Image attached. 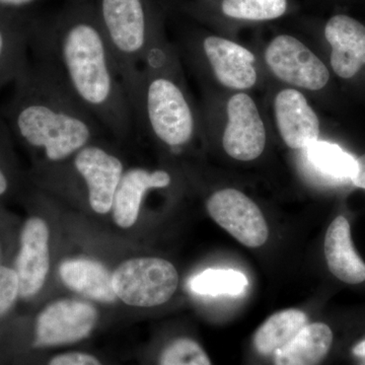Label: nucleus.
Listing matches in <instances>:
<instances>
[{"label":"nucleus","mask_w":365,"mask_h":365,"mask_svg":"<svg viewBox=\"0 0 365 365\" xmlns=\"http://www.w3.org/2000/svg\"><path fill=\"white\" fill-rule=\"evenodd\" d=\"M100 14L101 29L129 96L146 55L158 38L150 32L143 0H101Z\"/></svg>","instance_id":"nucleus-6"},{"label":"nucleus","mask_w":365,"mask_h":365,"mask_svg":"<svg viewBox=\"0 0 365 365\" xmlns=\"http://www.w3.org/2000/svg\"><path fill=\"white\" fill-rule=\"evenodd\" d=\"M20 299V282L16 271L0 265V319L9 314Z\"/></svg>","instance_id":"nucleus-26"},{"label":"nucleus","mask_w":365,"mask_h":365,"mask_svg":"<svg viewBox=\"0 0 365 365\" xmlns=\"http://www.w3.org/2000/svg\"><path fill=\"white\" fill-rule=\"evenodd\" d=\"M209 215L244 246L259 248L267 242L269 230L260 207L244 192L222 188L206 201Z\"/></svg>","instance_id":"nucleus-11"},{"label":"nucleus","mask_w":365,"mask_h":365,"mask_svg":"<svg viewBox=\"0 0 365 365\" xmlns=\"http://www.w3.org/2000/svg\"><path fill=\"white\" fill-rule=\"evenodd\" d=\"M158 365H211L208 355L196 341L179 338L165 346Z\"/></svg>","instance_id":"nucleus-24"},{"label":"nucleus","mask_w":365,"mask_h":365,"mask_svg":"<svg viewBox=\"0 0 365 365\" xmlns=\"http://www.w3.org/2000/svg\"><path fill=\"white\" fill-rule=\"evenodd\" d=\"M272 110L276 130L289 150H307L321 139V120L306 93L283 86L274 95Z\"/></svg>","instance_id":"nucleus-14"},{"label":"nucleus","mask_w":365,"mask_h":365,"mask_svg":"<svg viewBox=\"0 0 365 365\" xmlns=\"http://www.w3.org/2000/svg\"><path fill=\"white\" fill-rule=\"evenodd\" d=\"M302 153L311 169L326 184L331 186L352 185L356 170V158L339 144L319 139Z\"/></svg>","instance_id":"nucleus-19"},{"label":"nucleus","mask_w":365,"mask_h":365,"mask_svg":"<svg viewBox=\"0 0 365 365\" xmlns=\"http://www.w3.org/2000/svg\"><path fill=\"white\" fill-rule=\"evenodd\" d=\"M59 274L69 289L88 299L106 304L118 299L113 289L112 274L100 262L90 259L66 261L60 265Z\"/></svg>","instance_id":"nucleus-17"},{"label":"nucleus","mask_w":365,"mask_h":365,"mask_svg":"<svg viewBox=\"0 0 365 365\" xmlns=\"http://www.w3.org/2000/svg\"><path fill=\"white\" fill-rule=\"evenodd\" d=\"M49 365H103L95 356L86 353L72 352L58 355Z\"/></svg>","instance_id":"nucleus-27"},{"label":"nucleus","mask_w":365,"mask_h":365,"mask_svg":"<svg viewBox=\"0 0 365 365\" xmlns=\"http://www.w3.org/2000/svg\"><path fill=\"white\" fill-rule=\"evenodd\" d=\"M113 289L128 306L158 307L172 299L179 285L177 269L160 258H136L122 263L112 275Z\"/></svg>","instance_id":"nucleus-10"},{"label":"nucleus","mask_w":365,"mask_h":365,"mask_svg":"<svg viewBox=\"0 0 365 365\" xmlns=\"http://www.w3.org/2000/svg\"><path fill=\"white\" fill-rule=\"evenodd\" d=\"M205 91H249L259 86L260 66L246 46L215 34L199 36L182 54Z\"/></svg>","instance_id":"nucleus-5"},{"label":"nucleus","mask_w":365,"mask_h":365,"mask_svg":"<svg viewBox=\"0 0 365 365\" xmlns=\"http://www.w3.org/2000/svg\"><path fill=\"white\" fill-rule=\"evenodd\" d=\"M248 285L247 276L232 269H207L193 276L189 283L192 292L208 297H237L246 292Z\"/></svg>","instance_id":"nucleus-22"},{"label":"nucleus","mask_w":365,"mask_h":365,"mask_svg":"<svg viewBox=\"0 0 365 365\" xmlns=\"http://www.w3.org/2000/svg\"><path fill=\"white\" fill-rule=\"evenodd\" d=\"M333 338L326 324H307L274 354V365H319L330 351Z\"/></svg>","instance_id":"nucleus-18"},{"label":"nucleus","mask_w":365,"mask_h":365,"mask_svg":"<svg viewBox=\"0 0 365 365\" xmlns=\"http://www.w3.org/2000/svg\"><path fill=\"white\" fill-rule=\"evenodd\" d=\"M49 240V225L44 218L29 216L21 228L13 266L20 282L21 299H32L44 287L50 268Z\"/></svg>","instance_id":"nucleus-13"},{"label":"nucleus","mask_w":365,"mask_h":365,"mask_svg":"<svg viewBox=\"0 0 365 365\" xmlns=\"http://www.w3.org/2000/svg\"><path fill=\"white\" fill-rule=\"evenodd\" d=\"M106 138L88 144L63 162L85 189L88 205L101 215L111 212L115 194L126 170L116 146Z\"/></svg>","instance_id":"nucleus-9"},{"label":"nucleus","mask_w":365,"mask_h":365,"mask_svg":"<svg viewBox=\"0 0 365 365\" xmlns=\"http://www.w3.org/2000/svg\"><path fill=\"white\" fill-rule=\"evenodd\" d=\"M264 64L271 74L288 88L327 97L331 106L342 100L325 60L304 41L289 34L275 36L266 46Z\"/></svg>","instance_id":"nucleus-7"},{"label":"nucleus","mask_w":365,"mask_h":365,"mask_svg":"<svg viewBox=\"0 0 365 365\" xmlns=\"http://www.w3.org/2000/svg\"><path fill=\"white\" fill-rule=\"evenodd\" d=\"M307 325V317L299 309H287L266 319L254 335L256 351L263 356L274 355Z\"/></svg>","instance_id":"nucleus-20"},{"label":"nucleus","mask_w":365,"mask_h":365,"mask_svg":"<svg viewBox=\"0 0 365 365\" xmlns=\"http://www.w3.org/2000/svg\"><path fill=\"white\" fill-rule=\"evenodd\" d=\"M14 138L0 114V199L16 188V170L14 165Z\"/></svg>","instance_id":"nucleus-25"},{"label":"nucleus","mask_w":365,"mask_h":365,"mask_svg":"<svg viewBox=\"0 0 365 365\" xmlns=\"http://www.w3.org/2000/svg\"><path fill=\"white\" fill-rule=\"evenodd\" d=\"M327 66L345 97L365 102V25L335 14L324 26Z\"/></svg>","instance_id":"nucleus-8"},{"label":"nucleus","mask_w":365,"mask_h":365,"mask_svg":"<svg viewBox=\"0 0 365 365\" xmlns=\"http://www.w3.org/2000/svg\"><path fill=\"white\" fill-rule=\"evenodd\" d=\"M98 321L95 307L86 302L61 299L52 302L36 319L35 348L71 344L88 337Z\"/></svg>","instance_id":"nucleus-12"},{"label":"nucleus","mask_w":365,"mask_h":365,"mask_svg":"<svg viewBox=\"0 0 365 365\" xmlns=\"http://www.w3.org/2000/svg\"><path fill=\"white\" fill-rule=\"evenodd\" d=\"M54 64L74 98L117 143L135 130L133 112L111 48L90 19L71 20L54 43L39 51Z\"/></svg>","instance_id":"nucleus-2"},{"label":"nucleus","mask_w":365,"mask_h":365,"mask_svg":"<svg viewBox=\"0 0 365 365\" xmlns=\"http://www.w3.org/2000/svg\"><path fill=\"white\" fill-rule=\"evenodd\" d=\"M30 54L26 53L25 39L11 35L0 26V91L13 85L28 66Z\"/></svg>","instance_id":"nucleus-23"},{"label":"nucleus","mask_w":365,"mask_h":365,"mask_svg":"<svg viewBox=\"0 0 365 365\" xmlns=\"http://www.w3.org/2000/svg\"><path fill=\"white\" fill-rule=\"evenodd\" d=\"M135 128L170 155L203 140L201 112L190 95L179 54L158 39L151 47L128 96Z\"/></svg>","instance_id":"nucleus-3"},{"label":"nucleus","mask_w":365,"mask_h":365,"mask_svg":"<svg viewBox=\"0 0 365 365\" xmlns=\"http://www.w3.org/2000/svg\"><path fill=\"white\" fill-rule=\"evenodd\" d=\"M218 11L228 20L264 23L285 16L288 11V0H220Z\"/></svg>","instance_id":"nucleus-21"},{"label":"nucleus","mask_w":365,"mask_h":365,"mask_svg":"<svg viewBox=\"0 0 365 365\" xmlns=\"http://www.w3.org/2000/svg\"><path fill=\"white\" fill-rule=\"evenodd\" d=\"M352 352L355 356L365 360V339L357 343V344L353 347Z\"/></svg>","instance_id":"nucleus-30"},{"label":"nucleus","mask_w":365,"mask_h":365,"mask_svg":"<svg viewBox=\"0 0 365 365\" xmlns=\"http://www.w3.org/2000/svg\"><path fill=\"white\" fill-rule=\"evenodd\" d=\"M0 258H1V248H0ZM0 265H2V264H0Z\"/></svg>","instance_id":"nucleus-31"},{"label":"nucleus","mask_w":365,"mask_h":365,"mask_svg":"<svg viewBox=\"0 0 365 365\" xmlns=\"http://www.w3.org/2000/svg\"><path fill=\"white\" fill-rule=\"evenodd\" d=\"M35 0H0V6H24L32 4Z\"/></svg>","instance_id":"nucleus-29"},{"label":"nucleus","mask_w":365,"mask_h":365,"mask_svg":"<svg viewBox=\"0 0 365 365\" xmlns=\"http://www.w3.org/2000/svg\"><path fill=\"white\" fill-rule=\"evenodd\" d=\"M352 185L356 188L365 190V153L356 158V170L352 179Z\"/></svg>","instance_id":"nucleus-28"},{"label":"nucleus","mask_w":365,"mask_h":365,"mask_svg":"<svg viewBox=\"0 0 365 365\" xmlns=\"http://www.w3.org/2000/svg\"><path fill=\"white\" fill-rule=\"evenodd\" d=\"M200 112L203 140L216 144L228 158L251 163L265 153L268 126L249 91H205Z\"/></svg>","instance_id":"nucleus-4"},{"label":"nucleus","mask_w":365,"mask_h":365,"mask_svg":"<svg viewBox=\"0 0 365 365\" xmlns=\"http://www.w3.org/2000/svg\"><path fill=\"white\" fill-rule=\"evenodd\" d=\"M173 176L165 169L132 168L125 170L113 202V220L118 227H133L140 215L144 194L151 188L167 189Z\"/></svg>","instance_id":"nucleus-15"},{"label":"nucleus","mask_w":365,"mask_h":365,"mask_svg":"<svg viewBox=\"0 0 365 365\" xmlns=\"http://www.w3.org/2000/svg\"><path fill=\"white\" fill-rule=\"evenodd\" d=\"M33 55L0 114L36 163L53 167L108 133L74 98L54 64L42 53Z\"/></svg>","instance_id":"nucleus-1"},{"label":"nucleus","mask_w":365,"mask_h":365,"mask_svg":"<svg viewBox=\"0 0 365 365\" xmlns=\"http://www.w3.org/2000/svg\"><path fill=\"white\" fill-rule=\"evenodd\" d=\"M324 249L327 265L336 278L348 284L365 281V263L355 251L350 225L344 216H337L329 225Z\"/></svg>","instance_id":"nucleus-16"}]
</instances>
